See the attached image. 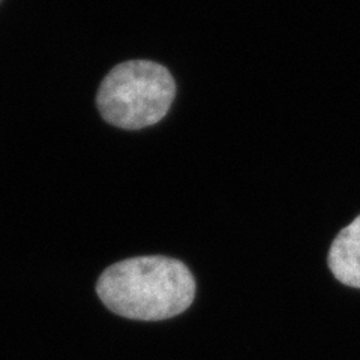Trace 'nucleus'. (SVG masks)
Here are the masks:
<instances>
[{"label":"nucleus","mask_w":360,"mask_h":360,"mask_svg":"<svg viewBox=\"0 0 360 360\" xmlns=\"http://www.w3.org/2000/svg\"><path fill=\"white\" fill-rule=\"evenodd\" d=\"M96 292L120 317L158 321L186 311L195 297V281L179 260L164 255L135 257L110 266Z\"/></svg>","instance_id":"f257e3e1"},{"label":"nucleus","mask_w":360,"mask_h":360,"mask_svg":"<svg viewBox=\"0 0 360 360\" xmlns=\"http://www.w3.org/2000/svg\"><path fill=\"white\" fill-rule=\"evenodd\" d=\"M174 95V78L165 66L150 60H128L107 74L99 86L96 104L110 125L137 131L162 120Z\"/></svg>","instance_id":"f03ea898"},{"label":"nucleus","mask_w":360,"mask_h":360,"mask_svg":"<svg viewBox=\"0 0 360 360\" xmlns=\"http://www.w3.org/2000/svg\"><path fill=\"white\" fill-rule=\"evenodd\" d=\"M329 267L342 284L360 288V215L336 236L329 251Z\"/></svg>","instance_id":"7ed1b4c3"}]
</instances>
